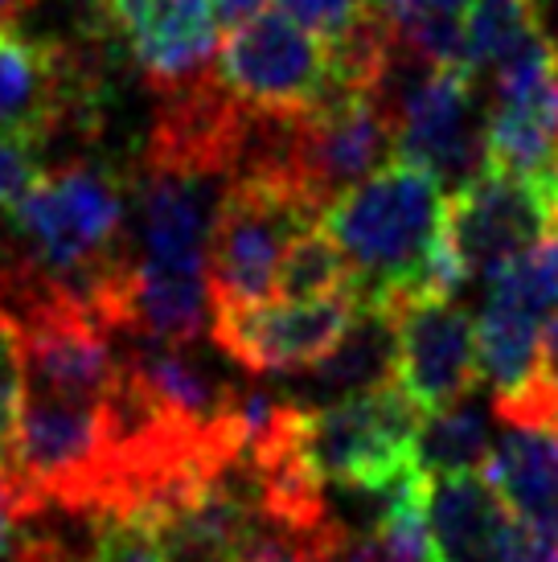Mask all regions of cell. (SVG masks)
Instances as JSON below:
<instances>
[{"mask_svg": "<svg viewBox=\"0 0 558 562\" xmlns=\"http://www.w3.org/2000/svg\"><path fill=\"white\" fill-rule=\"evenodd\" d=\"M444 214V181L415 160L390 157L328 202L321 226L354 267L357 296L399 308L418 296H456L468 283Z\"/></svg>", "mask_w": 558, "mask_h": 562, "instance_id": "obj_1", "label": "cell"}, {"mask_svg": "<svg viewBox=\"0 0 558 562\" xmlns=\"http://www.w3.org/2000/svg\"><path fill=\"white\" fill-rule=\"evenodd\" d=\"M127 198L132 172L124 177L99 160L42 169L9 205V235L0 243L42 283L94 313L111 271L136 250L127 231Z\"/></svg>", "mask_w": 558, "mask_h": 562, "instance_id": "obj_2", "label": "cell"}, {"mask_svg": "<svg viewBox=\"0 0 558 562\" xmlns=\"http://www.w3.org/2000/svg\"><path fill=\"white\" fill-rule=\"evenodd\" d=\"M0 464L21 526L54 509L75 517L103 514L111 484V436L103 403L25 394L13 448Z\"/></svg>", "mask_w": 558, "mask_h": 562, "instance_id": "obj_3", "label": "cell"}, {"mask_svg": "<svg viewBox=\"0 0 558 562\" xmlns=\"http://www.w3.org/2000/svg\"><path fill=\"white\" fill-rule=\"evenodd\" d=\"M418 411L399 382L366 394L333 398L300 415V456L321 484H342L382 497L390 484L418 469Z\"/></svg>", "mask_w": 558, "mask_h": 562, "instance_id": "obj_4", "label": "cell"}, {"mask_svg": "<svg viewBox=\"0 0 558 562\" xmlns=\"http://www.w3.org/2000/svg\"><path fill=\"white\" fill-rule=\"evenodd\" d=\"M312 222H321V214L276 169H243L231 177L205 247L210 300L214 304L276 300L279 259L288 243Z\"/></svg>", "mask_w": 558, "mask_h": 562, "instance_id": "obj_5", "label": "cell"}, {"mask_svg": "<svg viewBox=\"0 0 558 562\" xmlns=\"http://www.w3.org/2000/svg\"><path fill=\"white\" fill-rule=\"evenodd\" d=\"M99 108L103 66L91 49L0 25V132L46 148L63 132H94Z\"/></svg>", "mask_w": 558, "mask_h": 562, "instance_id": "obj_6", "label": "cell"}, {"mask_svg": "<svg viewBox=\"0 0 558 562\" xmlns=\"http://www.w3.org/2000/svg\"><path fill=\"white\" fill-rule=\"evenodd\" d=\"M210 75L247 111L276 120L304 115L333 91L328 42L283 13H259L226 33Z\"/></svg>", "mask_w": 558, "mask_h": 562, "instance_id": "obj_7", "label": "cell"}, {"mask_svg": "<svg viewBox=\"0 0 558 562\" xmlns=\"http://www.w3.org/2000/svg\"><path fill=\"white\" fill-rule=\"evenodd\" d=\"M489 165L543 193L558 214V46L543 37L493 75L484 103Z\"/></svg>", "mask_w": 558, "mask_h": 562, "instance_id": "obj_8", "label": "cell"}, {"mask_svg": "<svg viewBox=\"0 0 558 562\" xmlns=\"http://www.w3.org/2000/svg\"><path fill=\"white\" fill-rule=\"evenodd\" d=\"M555 226V205L529 181L493 165L468 186L451 189L448 214H444L448 243L468 280H493L517 255L538 247Z\"/></svg>", "mask_w": 558, "mask_h": 562, "instance_id": "obj_9", "label": "cell"}, {"mask_svg": "<svg viewBox=\"0 0 558 562\" xmlns=\"http://www.w3.org/2000/svg\"><path fill=\"white\" fill-rule=\"evenodd\" d=\"M357 292H342L309 304H214L210 337L214 345L250 374H288L309 370L342 341L354 316Z\"/></svg>", "mask_w": 558, "mask_h": 562, "instance_id": "obj_10", "label": "cell"}, {"mask_svg": "<svg viewBox=\"0 0 558 562\" xmlns=\"http://www.w3.org/2000/svg\"><path fill=\"white\" fill-rule=\"evenodd\" d=\"M399 386L432 415L481 386L477 321L456 296H418L399 304Z\"/></svg>", "mask_w": 558, "mask_h": 562, "instance_id": "obj_11", "label": "cell"}, {"mask_svg": "<svg viewBox=\"0 0 558 562\" xmlns=\"http://www.w3.org/2000/svg\"><path fill=\"white\" fill-rule=\"evenodd\" d=\"M231 181L214 172L165 165V160H140L132 172V198H136V247L140 259L169 267H205V247L214 231L217 205Z\"/></svg>", "mask_w": 558, "mask_h": 562, "instance_id": "obj_12", "label": "cell"}, {"mask_svg": "<svg viewBox=\"0 0 558 562\" xmlns=\"http://www.w3.org/2000/svg\"><path fill=\"white\" fill-rule=\"evenodd\" d=\"M99 25L120 33L153 91L181 87L214 58L210 0H91Z\"/></svg>", "mask_w": 558, "mask_h": 562, "instance_id": "obj_13", "label": "cell"}, {"mask_svg": "<svg viewBox=\"0 0 558 562\" xmlns=\"http://www.w3.org/2000/svg\"><path fill=\"white\" fill-rule=\"evenodd\" d=\"M427 526L435 562H505L513 538L510 505L477 472L427 476Z\"/></svg>", "mask_w": 558, "mask_h": 562, "instance_id": "obj_14", "label": "cell"}, {"mask_svg": "<svg viewBox=\"0 0 558 562\" xmlns=\"http://www.w3.org/2000/svg\"><path fill=\"white\" fill-rule=\"evenodd\" d=\"M399 382V308L357 296L342 341L309 366V391L295 398H349Z\"/></svg>", "mask_w": 558, "mask_h": 562, "instance_id": "obj_15", "label": "cell"}, {"mask_svg": "<svg viewBox=\"0 0 558 562\" xmlns=\"http://www.w3.org/2000/svg\"><path fill=\"white\" fill-rule=\"evenodd\" d=\"M124 374L156 406H165L169 415H181L189 423H202V427H214L238 394L231 378L193 358L189 345L153 341V337H132L127 341Z\"/></svg>", "mask_w": 558, "mask_h": 562, "instance_id": "obj_16", "label": "cell"}, {"mask_svg": "<svg viewBox=\"0 0 558 562\" xmlns=\"http://www.w3.org/2000/svg\"><path fill=\"white\" fill-rule=\"evenodd\" d=\"M484 476L526 526L558 530V427H510Z\"/></svg>", "mask_w": 558, "mask_h": 562, "instance_id": "obj_17", "label": "cell"}, {"mask_svg": "<svg viewBox=\"0 0 558 562\" xmlns=\"http://www.w3.org/2000/svg\"><path fill=\"white\" fill-rule=\"evenodd\" d=\"M538 333H543L538 316L489 296L481 321H477V358H481V378H489V386H493V406L522 394L534 382Z\"/></svg>", "mask_w": 558, "mask_h": 562, "instance_id": "obj_18", "label": "cell"}, {"mask_svg": "<svg viewBox=\"0 0 558 562\" xmlns=\"http://www.w3.org/2000/svg\"><path fill=\"white\" fill-rule=\"evenodd\" d=\"M543 37H550V30L538 0H472L465 21V66L472 75H496Z\"/></svg>", "mask_w": 558, "mask_h": 562, "instance_id": "obj_19", "label": "cell"}, {"mask_svg": "<svg viewBox=\"0 0 558 562\" xmlns=\"http://www.w3.org/2000/svg\"><path fill=\"white\" fill-rule=\"evenodd\" d=\"M493 439H489V419L477 403L444 406L423 415L418 427V456L415 464L423 476H444V472H477L489 464Z\"/></svg>", "mask_w": 558, "mask_h": 562, "instance_id": "obj_20", "label": "cell"}, {"mask_svg": "<svg viewBox=\"0 0 558 562\" xmlns=\"http://www.w3.org/2000/svg\"><path fill=\"white\" fill-rule=\"evenodd\" d=\"M342 292H354V267L325 226L312 222L288 243L283 259H279L276 300L309 304V300H328L342 296Z\"/></svg>", "mask_w": 558, "mask_h": 562, "instance_id": "obj_21", "label": "cell"}, {"mask_svg": "<svg viewBox=\"0 0 558 562\" xmlns=\"http://www.w3.org/2000/svg\"><path fill=\"white\" fill-rule=\"evenodd\" d=\"M25 394H30L25 333H21V321H16L9 308H0V460L13 448Z\"/></svg>", "mask_w": 558, "mask_h": 562, "instance_id": "obj_22", "label": "cell"}, {"mask_svg": "<svg viewBox=\"0 0 558 562\" xmlns=\"http://www.w3.org/2000/svg\"><path fill=\"white\" fill-rule=\"evenodd\" d=\"M91 521V562H165V547L153 521L127 514H99Z\"/></svg>", "mask_w": 558, "mask_h": 562, "instance_id": "obj_23", "label": "cell"}, {"mask_svg": "<svg viewBox=\"0 0 558 562\" xmlns=\"http://www.w3.org/2000/svg\"><path fill=\"white\" fill-rule=\"evenodd\" d=\"M276 9L283 16L300 21L316 37H325V42L342 37L345 30H354L357 21L370 13L366 0H276Z\"/></svg>", "mask_w": 558, "mask_h": 562, "instance_id": "obj_24", "label": "cell"}, {"mask_svg": "<svg viewBox=\"0 0 558 562\" xmlns=\"http://www.w3.org/2000/svg\"><path fill=\"white\" fill-rule=\"evenodd\" d=\"M42 177V144L0 132V214H9V205Z\"/></svg>", "mask_w": 558, "mask_h": 562, "instance_id": "obj_25", "label": "cell"}, {"mask_svg": "<svg viewBox=\"0 0 558 562\" xmlns=\"http://www.w3.org/2000/svg\"><path fill=\"white\" fill-rule=\"evenodd\" d=\"M9 559L13 562H87V559H78L63 538H54V533H46V530H33V521H25V526L16 530V542H13V550H9Z\"/></svg>", "mask_w": 558, "mask_h": 562, "instance_id": "obj_26", "label": "cell"}, {"mask_svg": "<svg viewBox=\"0 0 558 562\" xmlns=\"http://www.w3.org/2000/svg\"><path fill=\"white\" fill-rule=\"evenodd\" d=\"M505 562H558V530H538V526H513Z\"/></svg>", "mask_w": 558, "mask_h": 562, "instance_id": "obj_27", "label": "cell"}, {"mask_svg": "<svg viewBox=\"0 0 558 562\" xmlns=\"http://www.w3.org/2000/svg\"><path fill=\"white\" fill-rule=\"evenodd\" d=\"M238 562H304V542L279 526H267Z\"/></svg>", "mask_w": 558, "mask_h": 562, "instance_id": "obj_28", "label": "cell"}, {"mask_svg": "<svg viewBox=\"0 0 558 562\" xmlns=\"http://www.w3.org/2000/svg\"><path fill=\"white\" fill-rule=\"evenodd\" d=\"M210 9H214V21L222 33L238 30V25H247L250 16L264 13V0H210Z\"/></svg>", "mask_w": 558, "mask_h": 562, "instance_id": "obj_29", "label": "cell"}, {"mask_svg": "<svg viewBox=\"0 0 558 562\" xmlns=\"http://www.w3.org/2000/svg\"><path fill=\"white\" fill-rule=\"evenodd\" d=\"M16 530H21V521L13 514V493H9V476H4V464H0V559L13 550Z\"/></svg>", "mask_w": 558, "mask_h": 562, "instance_id": "obj_30", "label": "cell"}, {"mask_svg": "<svg viewBox=\"0 0 558 562\" xmlns=\"http://www.w3.org/2000/svg\"><path fill=\"white\" fill-rule=\"evenodd\" d=\"M37 0H0V25H16Z\"/></svg>", "mask_w": 558, "mask_h": 562, "instance_id": "obj_31", "label": "cell"}, {"mask_svg": "<svg viewBox=\"0 0 558 562\" xmlns=\"http://www.w3.org/2000/svg\"><path fill=\"white\" fill-rule=\"evenodd\" d=\"M415 4H427V9H444V13H465L472 0H415Z\"/></svg>", "mask_w": 558, "mask_h": 562, "instance_id": "obj_32", "label": "cell"}, {"mask_svg": "<svg viewBox=\"0 0 558 562\" xmlns=\"http://www.w3.org/2000/svg\"><path fill=\"white\" fill-rule=\"evenodd\" d=\"M399 4H403V0H366V9H370V13H382V16H390Z\"/></svg>", "mask_w": 558, "mask_h": 562, "instance_id": "obj_33", "label": "cell"}, {"mask_svg": "<svg viewBox=\"0 0 558 562\" xmlns=\"http://www.w3.org/2000/svg\"><path fill=\"white\" fill-rule=\"evenodd\" d=\"M550 427H558V415H555V423H550Z\"/></svg>", "mask_w": 558, "mask_h": 562, "instance_id": "obj_34", "label": "cell"}]
</instances>
